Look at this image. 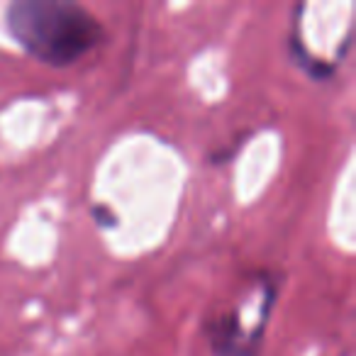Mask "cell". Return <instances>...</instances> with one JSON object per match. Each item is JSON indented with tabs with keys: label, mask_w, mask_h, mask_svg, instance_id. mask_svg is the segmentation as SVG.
Here are the masks:
<instances>
[{
	"label": "cell",
	"mask_w": 356,
	"mask_h": 356,
	"mask_svg": "<svg viewBox=\"0 0 356 356\" xmlns=\"http://www.w3.org/2000/svg\"><path fill=\"white\" fill-rule=\"evenodd\" d=\"M10 40L49 69H69L105 42V25L74 0H13L6 8Z\"/></svg>",
	"instance_id": "obj_1"
},
{
	"label": "cell",
	"mask_w": 356,
	"mask_h": 356,
	"mask_svg": "<svg viewBox=\"0 0 356 356\" xmlns=\"http://www.w3.org/2000/svg\"><path fill=\"white\" fill-rule=\"evenodd\" d=\"M200 330L213 356H261L266 339V325L247 327L239 307L210 315Z\"/></svg>",
	"instance_id": "obj_2"
},
{
	"label": "cell",
	"mask_w": 356,
	"mask_h": 356,
	"mask_svg": "<svg viewBox=\"0 0 356 356\" xmlns=\"http://www.w3.org/2000/svg\"><path fill=\"white\" fill-rule=\"evenodd\" d=\"M307 10V6H296L293 8V22H291V35H288V54L291 61L307 76L310 81L317 83H327L334 79V74L339 71V64L327 61L315 56L302 42V13Z\"/></svg>",
	"instance_id": "obj_3"
},
{
	"label": "cell",
	"mask_w": 356,
	"mask_h": 356,
	"mask_svg": "<svg viewBox=\"0 0 356 356\" xmlns=\"http://www.w3.org/2000/svg\"><path fill=\"white\" fill-rule=\"evenodd\" d=\"M249 134L252 132H244V134H239L237 139H234L229 147H222V149H215V152H210V156H208V161L213 163V166H225V163H229L234 156H237L239 152H242V147L249 142Z\"/></svg>",
	"instance_id": "obj_4"
},
{
	"label": "cell",
	"mask_w": 356,
	"mask_h": 356,
	"mask_svg": "<svg viewBox=\"0 0 356 356\" xmlns=\"http://www.w3.org/2000/svg\"><path fill=\"white\" fill-rule=\"evenodd\" d=\"M90 215H93L95 225L103 229H113V227H118V222H120L118 215H115L108 205H93V208H90Z\"/></svg>",
	"instance_id": "obj_5"
}]
</instances>
